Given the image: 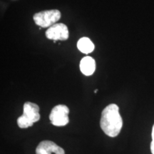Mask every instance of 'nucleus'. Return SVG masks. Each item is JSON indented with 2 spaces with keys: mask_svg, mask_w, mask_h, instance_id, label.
Here are the masks:
<instances>
[{
  "mask_svg": "<svg viewBox=\"0 0 154 154\" xmlns=\"http://www.w3.org/2000/svg\"><path fill=\"white\" fill-rule=\"evenodd\" d=\"M100 126L107 136L110 137L118 136L123 126V120L118 106L111 103L103 109L101 113Z\"/></svg>",
  "mask_w": 154,
  "mask_h": 154,
  "instance_id": "obj_1",
  "label": "nucleus"
},
{
  "mask_svg": "<svg viewBox=\"0 0 154 154\" xmlns=\"http://www.w3.org/2000/svg\"><path fill=\"white\" fill-rule=\"evenodd\" d=\"M61 12L57 9L45 10L36 13L33 19L36 25L43 28L51 27L61 18Z\"/></svg>",
  "mask_w": 154,
  "mask_h": 154,
  "instance_id": "obj_2",
  "label": "nucleus"
},
{
  "mask_svg": "<svg viewBox=\"0 0 154 154\" xmlns=\"http://www.w3.org/2000/svg\"><path fill=\"white\" fill-rule=\"evenodd\" d=\"M69 109L66 105H57L52 109L49 115L51 123L56 126H64L69 122Z\"/></svg>",
  "mask_w": 154,
  "mask_h": 154,
  "instance_id": "obj_3",
  "label": "nucleus"
},
{
  "mask_svg": "<svg viewBox=\"0 0 154 154\" xmlns=\"http://www.w3.org/2000/svg\"><path fill=\"white\" fill-rule=\"evenodd\" d=\"M69 30L66 25L62 23L55 24L51 27H49L46 32V36L49 39L54 40L56 42L57 40L65 41L69 38Z\"/></svg>",
  "mask_w": 154,
  "mask_h": 154,
  "instance_id": "obj_4",
  "label": "nucleus"
},
{
  "mask_svg": "<svg viewBox=\"0 0 154 154\" xmlns=\"http://www.w3.org/2000/svg\"><path fill=\"white\" fill-rule=\"evenodd\" d=\"M36 154H65V151L54 142L43 140L36 147Z\"/></svg>",
  "mask_w": 154,
  "mask_h": 154,
  "instance_id": "obj_5",
  "label": "nucleus"
},
{
  "mask_svg": "<svg viewBox=\"0 0 154 154\" xmlns=\"http://www.w3.org/2000/svg\"><path fill=\"white\" fill-rule=\"evenodd\" d=\"M22 115L31 122H37L40 119L39 107L37 104L32 102H26L24 104V112Z\"/></svg>",
  "mask_w": 154,
  "mask_h": 154,
  "instance_id": "obj_6",
  "label": "nucleus"
},
{
  "mask_svg": "<svg viewBox=\"0 0 154 154\" xmlns=\"http://www.w3.org/2000/svg\"><path fill=\"white\" fill-rule=\"evenodd\" d=\"M80 70L85 76H91L96 70L95 60L91 57H85L80 62Z\"/></svg>",
  "mask_w": 154,
  "mask_h": 154,
  "instance_id": "obj_7",
  "label": "nucleus"
},
{
  "mask_svg": "<svg viewBox=\"0 0 154 154\" xmlns=\"http://www.w3.org/2000/svg\"><path fill=\"white\" fill-rule=\"evenodd\" d=\"M77 47L81 52L86 54L91 53L95 49L94 44L88 37L81 38L77 42Z\"/></svg>",
  "mask_w": 154,
  "mask_h": 154,
  "instance_id": "obj_8",
  "label": "nucleus"
},
{
  "mask_svg": "<svg viewBox=\"0 0 154 154\" xmlns=\"http://www.w3.org/2000/svg\"><path fill=\"white\" fill-rule=\"evenodd\" d=\"M17 124L19 128H26L28 127L33 126L34 123L31 122L29 120H28L26 117H24V116L22 115L21 116H19L18 119H17Z\"/></svg>",
  "mask_w": 154,
  "mask_h": 154,
  "instance_id": "obj_9",
  "label": "nucleus"
},
{
  "mask_svg": "<svg viewBox=\"0 0 154 154\" xmlns=\"http://www.w3.org/2000/svg\"><path fill=\"white\" fill-rule=\"evenodd\" d=\"M152 141L151 143V151L152 154H154V125L153 126V128H152Z\"/></svg>",
  "mask_w": 154,
  "mask_h": 154,
  "instance_id": "obj_10",
  "label": "nucleus"
},
{
  "mask_svg": "<svg viewBox=\"0 0 154 154\" xmlns=\"http://www.w3.org/2000/svg\"><path fill=\"white\" fill-rule=\"evenodd\" d=\"M97 91H98V90H97V89H96L95 91H94V93H97Z\"/></svg>",
  "mask_w": 154,
  "mask_h": 154,
  "instance_id": "obj_11",
  "label": "nucleus"
}]
</instances>
